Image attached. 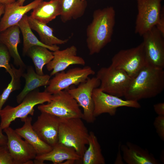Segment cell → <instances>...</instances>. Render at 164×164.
Segmentation results:
<instances>
[{
	"label": "cell",
	"instance_id": "cell-1",
	"mask_svg": "<svg viewBox=\"0 0 164 164\" xmlns=\"http://www.w3.org/2000/svg\"><path fill=\"white\" fill-rule=\"evenodd\" d=\"M115 23V11L108 6L94 11L86 29V42L90 55L99 53L111 41Z\"/></svg>",
	"mask_w": 164,
	"mask_h": 164
},
{
	"label": "cell",
	"instance_id": "cell-2",
	"mask_svg": "<svg viewBox=\"0 0 164 164\" xmlns=\"http://www.w3.org/2000/svg\"><path fill=\"white\" fill-rule=\"evenodd\" d=\"M163 69L147 64L132 78L124 96L125 99L138 101L160 94L164 89Z\"/></svg>",
	"mask_w": 164,
	"mask_h": 164
},
{
	"label": "cell",
	"instance_id": "cell-3",
	"mask_svg": "<svg viewBox=\"0 0 164 164\" xmlns=\"http://www.w3.org/2000/svg\"><path fill=\"white\" fill-rule=\"evenodd\" d=\"M52 96L45 90L40 92L37 88L28 94L18 106L7 105L0 111V125L2 128L3 130L9 127L11 123L18 118L21 119L29 115H33L34 107L38 104L49 102Z\"/></svg>",
	"mask_w": 164,
	"mask_h": 164
},
{
	"label": "cell",
	"instance_id": "cell-4",
	"mask_svg": "<svg viewBox=\"0 0 164 164\" xmlns=\"http://www.w3.org/2000/svg\"><path fill=\"white\" fill-rule=\"evenodd\" d=\"M58 142L73 148L82 157L88 145L89 132L82 118H60Z\"/></svg>",
	"mask_w": 164,
	"mask_h": 164
},
{
	"label": "cell",
	"instance_id": "cell-5",
	"mask_svg": "<svg viewBox=\"0 0 164 164\" xmlns=\"http://www.w3.org/2000/svg\"><path fill=\"white\" fill-rule=\"evenodd\" d=\"M37 108L41 112L49 113L60 118L83 117L79 105L67 90L52 94L49 102L40 104Z\"/></svg>",
	"mask_w": 164,
	"mask_h": 164
},
{
	"label": "cell",
	"instance_id": "cell-6",
	"mask_svg": "<svg viewBox=\"0 0 164 164\" xmlns=\"http://www.w3.org/2000/svg\"><path fill=\"white\" fill-rule=\"evenodd\" d=\"M96 77L100 81L99 88L103 91L119 97L124 96L132 80L124 71L111 65L101 68Z\"/></svg>",
	"mask_w": 164,
	"mask_h": 164
},
{
	"label": "cell",
	"instance_id": "cell-7",
	"mask_svg": "<svg viewBox=\"0 0 164 164\" xmlns=\"http://www.w3.org/2000/svg\"><path fill=\"white\" fill-rule=\"evenodd\" d=\"M147 64L142 42L135 47L120 50L112 57L111 65L132 78Z\"/></svg>",
	"mask_w": 164,
	"mask_h": 164
},
{
	"label": "cell",
	"instance_id": "cell-8",
	"mask_svg": "<svg viewBox=\"0 0 164 164\" xmlns=\"http://www.w3.org/2000/svg\"><path fill=\"white\" fill-rule=\"evenodd\" d=\"M162 0H136L138 13L135 33L142 36L155 26L160 17Z\"/></svg>",
	"mask_w": 164,
	"mask_h": 164
},
{
	"label": "cell",
	"instance_id": "cell-9",
	"mask_svg": "<svg viewBox=\"0 0 164 164\" xmlns=\"http://www.w3.org/2000/svg\"><path fill=\"white\" fill-rule=\"evenodd\" d=\"M95 73L94 71L89 66L74 67L66 72L63 71L56 73L50 80L45 90L52 94H55L68 89L72 85H78Z\"/></svg>",
	"mask_w": 164,
	"mask_h": 164
},
{
	"label": "cell",
	"instance_id": "cell-10",
	"mask_svg": "<svg viewBox=\"0 0 164 164\" xmlns=\"http://www.w3.org/2000/svg\"><path fill=\"white\" fill-rule=\"evenodd\" d=\"M100 80L96 77L89 78L78 85L77 87L67 89V90L83 109L82 119L89 123L94 122V105L92 98L94 89L98 87Z\"/></svg>",
	"mask_w": 164,
	"mask_h": 164
},
{
	"label": "cell",
	"instance_id": "cell-11",
	"mask_svg": "<svg viewBox=\"0 0 164 164\" xmlns=\"http://www.w3.org/2000/svg\"><path fill=\"white\" fill-rule=\"evenodd\" d=\"M7 138V148L12 159L13 164H31L36 155L33 147L26 140H23L11 127L4 129Z\"/></svg>",
	"mask_w": 164,
	"mask_h": 164
},
{
	"label": "cell",
	"instance_id": "cell-12",
	"mask_svg": "<svg viewBox=\"0 0 164 164\" xmlns=\"http://www.w3.org/2000/svg\"><path fill=\"white\" fill-rule=\"evenodd\" d=\"M92 98L94 105V115L95 118L103 113L114 116L116 114L117 108L120 107L136 108L141 107L137 101L123 100L103 91L99 87L94 89Z\"/></svg>",
	"mask_w": 164,
	"mask_h": 164
},
{
	"label": "cell",
	"instance_id": "cell-13",
	"mask_svg": "<svg viewBox=\"0 0 164 164\" xmlns=\"http://www.w3.org/2000/svg\"><path fill=\"white\" fill-rule=\"evenodd\" d=\"M142 36L147 64L164 68V36L155 26Z\"/></svg>",
	"mask_w": 164,
	"mask_h": 164
},
{
	"label": "cell",
	"instance_id": "cell-14",
	"mask_svg": "<svg viewBox=\"0 0 164 164\" xmlns=\"http://www.w3.org/2000/svg\"><path fill=\"white\" fill-rule=\"evenodd\" d=\"M60 118L45 112L41 113L32 127L40 138L52 147L58 142Z\"/></svg>",
	"mask_w": 164,
	"mask_h": 164
},
{
	"label": "cell",
	"instance_id": "cell-15",
	"mask_svg": "<svg viewBox=\"0 0 164 164\" xmlns=\"http://www.w3.org/2000/svg\"><path fill=\"white\" fill-rule=\"evenodd\" d=\"M77 51L76 47L72 45L64 50L54 51L53 58L46 65L47 70L52 71L50 76L64 71L71 65L84 66L86 63L85 60L82 57L77 55Z\"/></svg>",
	"mask_w": 164,
	"mask_h": 164
},
{
	"label": "cell",
	"instance_id": "cell-16",
	"mask_svg": "<svg viewBox=\"0 0 164 164\" xmlns=\"http://www.w3.org/2000/svg\"><path fill=\"white\" fill-rule=\"evenodd\" d=\"M43 0H34L25 6L19 5L17 1L5 5L4 15L0 21V32L17 25L23 16L33 9Z\"/></svg>",
	"mask_w": 164,
	"mask_h": 164
},
{
	"label": "cell",
	"instance_id": "cell-17",
	"mask_svg": "<svg viewBox=\"0 0 164 164\" xmlns=\"http://www.w3.org/2000/svg\"><path fill=\"white\" fill-rule=\"evenodd\" d=\"M82 158L73 148L58 142L49 152L37 155L35 159L34 163L43 164L44 161H48L55 164H62L63 161L68 159L82 162Z\"/></svg>",
	"mask_w": 164,
	"mask_h": 164
},
{
	"label": "cell",
	"instance_id": "cell-18",
	"mask_svg": "<svg viewBox=\"0 0 164 164\" xmlns=\"http://www.w3.org/2000/svg\"><path fill=\"white\" fill-rule=\"evenodd\" d=\"M123 158L128 164H157L158 160L146 149L130 142L121 145Z\"/></svg>",
	"mask_w": 164,
	"mask_h": 164
},
{
	"label": "cell",
	"instance_id": "cell-19",
	"mask_svg": "<svg viewBox=\"0 0 164 164\" xmlns=\"http://www.w3.org/2000/svg\"><path fill=\"white\" fill-rule=\"evenodd\" d=\"M20 29L18 25L10 27L0 32V43L7 48L14 63L17 67L25 68L26 66L19 53L18 46L20 43Z\"/></svg>",
	"mask_w": 164,
	"mask_h": 164
},
{
	"label": "cell",
	"instance_id": "cell-20",
	"mask_svg": "<svg viewBox=\"0 0 164 164\" xmlns=\"http://www.w3.org/2000/svg\"><path fill=\"white\" fill-rule=\"evenodd\" d=\"M21 120L24 122L23 125L21 128L15 129V131L33 147L37 155L46 153L50 151L53 147L43 141L33 129L32 118L28 116Z\"/></svg>",
	"mask_w": 164,
	"mask_h": 164
},
{
	"label": "cell",
	"instance_id": "cell-21",
	"mask_svg": "<svg viewBox=\"0 0 164 164\" xmlns=\"http://www.w3.org/2000/svg\"><path fill=\"white\" fill-rule=\"evenodd\" d=\"M61 13V8L59 0L43 1L40 3L31 13L32 17L42 22L47 24L55 19Z\"/></svg>",
	"mask_w": 164,
	"mask_h": 164
},
{
	"label": "cell",
	"instance_id": "cell-22",
	"mask_svg": "<svg viewBox=\"0 0 164 164\" xmlns=\"http://www.w3.org/2000/svg\"><path fill=\"white\" fill-rule=\"evenodd\" d=\"M22 77L25 79V84L23 90L17 96L16 101L18 104L30 92L40 87L48 85L51 77L47 74H38L31 66L28 67L27 73H24Z\"/></svg>",
	"mask_w": 164,
	"mask_h": 164
},
{
	"label": "cell",
	"instance_id": "cell-23",
	"mask_svg": "<svg viewBox=\"0 0 164 164\" xmlns=\"http://www.w3.org/2000/svg\"><path fill=\"white\" fill-rule=\"evenodd\" d=\"M28 22L31 29L37 32L40 39L44 44L50 46L65 44L69 39H59L53 34V29L47 24L40 22L32 17L28 16Z\"/></svg>",
	"mask_w": 164,
	"mask_h": 164
},
{
	"label": "cell",
	"instance_id": "cell-24",
	"mask_svg": "<svg viewBox=\"0 0 164 164\" xmlns=\"http://www.w3.org/2000/svg\"><path fill=\"white\" fill-rule=\"evenodd\" d=\"M59 0L61 8L60 18L63 23L82 17L87 7L86 0Z\"/></svg>",
	"mask_w": 164,
	"mask_h": 164
},
{
	"label": "cell",
	"instance_id": "cell-25",
	"mask_svg": "<svg viewBox=\"0 0 164 164\" xmlns=\"http://www.w3.org/2000/svg\"><path fill=\"white\" fill-rule=\"evenodd\" d=\"M27 17V15H25L17 25L19 26L23 36V55L24 56L26 55L29 49L35 46L45 47L53 52L59 50L60 47L57 45L52 46H46L37 39L32 32L29 26L28 22Z\"/></svg>",
	"mask_w": 164,
	"mask_h": 164
},
{
	"label": "cell",
	"instance_id": "cell-26",
	"mask_svg": "<svg viewBox=\"0 0 164 164\" xmlns=\"http://www.w3.org/2000/svg\"><path fill=\"white\" fill-rule=\"evenodd\" d=\"M88 147L82 158L83 164H105V161L97 138L94 133L89 132Z\"/></svg>",
	"mask_w": 164,
	"mask_h": 164
},
{
	"label": "cell",
	"instance_id": "cell-27",
	"mask_svg": "<svg viewBox=\"0 0 164 164\" xmlns=\"http://www.w3.org/2000/svg\"><path fill=\"white\" fill-rule=\"evenodd\" d=\"M45 47L35 46L30 48L26 54L32 59L36 72L39 75L44 74L43 68L53 58V52Z\"/></svg>",
	"mask_w": 164,
	"mask_h": 164
},
{
	"label": "cell",
	"instance_id": "cell-28",
	"mask_svg": "<svg viewBox=\"0 0 164 164\" xmlns=\"http://www.w3.org/2000/svg\"><path fill=\"white\" fill-rule=\"evenodd\" d=\"M12 69L13 75L11 77V80L7 87L0 94V111L8 100L10 94L13 91L19 90L21 88L20 78L24 73L25 68L19 67L15 68L11 64Z\"/></svg>",
	"mask_w": 164,
	"mask_h": 164
},
{
	"label": "cell",
	"instance_id": "cell-29",
	"mask_svg": "<svg viewBox=\"0 0 164 164\" xmlns=\"http://www.w3.org/2000/svg\"><path fill=\"white\" fill-rule=\"evenodd\" d=\"M10 55L6 46L0 43V68H4L11 76L13 75L12 69L9 64Z\"/></svg>",
	"mask_w": 164,
	"mask_h": 164
},
{
	"label": "cell",
	"instance_id": "cell-30",
	"mask_svg": "<svg viewBox=\"0 0 164 164\" xmlns=\"http://www.w3.org/2000/svg\"><path fill=\"white\" fill-rule=\"evenodd\" d=\"M0 164H13L6 145H0Z\"/></svg>",
	"mask_w": 164,
	"mask_h": 164
},
{
	"label": "cell",
	"instance_id": "cell-31",
	"mask_svg": "<svg viewBox=\"0 0 164 164\" xmlns=\"http://www.w3.org/2000/svg\"><path fill=\"white\" fill-rule=\"evenodd\" d=\"M154 125L160 139L164 140V116L158 115L155 118Z\"/></svg>",
	"mask_w": 164,
	"mask_h": 164
},
{
	"label": "cell",
	"instance_id": "cell-32",
	"mask_svg": "<svg viewBox=\"0 0 164 164\" xmlns=\"http://www.w3.org/2000/svg\"><path fill=\"white\" fill-rule=\"evenodd\" d=\"M159 31L164 36V11L162 9L159 19L155 26Z\"/></svg>",
	"mask_w": 164,
	"mask_h": 164
},
{
	"label": "cell",
	"instance_id": "cell-33",
	"mask_svg": "<svg viewBox=\"0 0 164 164\" xmlns=\"http://www.w3.org/2000/svg\"><path fill=\"white\" fill-rule=\"evenodd\" d=\"M156 113L160 116H164V103L161 102L155 104L153 105Z\"/></svg>",
	"mask_w": 164,
	"mask_h": 164
},
{
	"label": "cell",
	"instance_id": "cell-34",
	"mask_svg": "<svg viewBox=\"0 0 164 164\" xmlns=\"http://www.w3.org/2000/svg\"><path fill=\"white\" fill-rule=\"evenodd\" d=\"M2 130H3L0 125V145H6L7 142V136L3 134Z\"/></svg>",
	"mask_w": 164,
	"mask_h": 164
},
{
	"label": "cell",
	"instance_id": "cell-35",
	"mask_svg": "<svg viewBox=\"0 0 164 164\" xmlns=\"http://www.w3.org/2000/svg\"><path fill=\"white\" fill-rule=\"evenodd\" d=\"M15 0H0V3L3 5H6L15 2Z\"/></svg>",
	"mask_w": 164,
	"mask_h": 164
},
{
	"label": "cell",
	"instance_id": "cell-36",
	"mask_svg": "<svg viewBox=\"0 0 164 164\" xmlns=\"http://www.w3.org/2000/svg\"><path fill=\"white\" fill-rule=\"evenodd\" d=\"M77 162V161L73 159H68L66 160L64 162L62 163V164H73Z\"/></svg>",
	"mask_w": 164,
	"mask_h": 164
},
{
	"label": "cell",
	"instance_id": "cell-37",
	"mask_svg": "<svg viewBox=\"0 0 164 164\" xmlns=\"http://www.w3.org/2000/svg\"><path fill=\"white\" fill-rule=\"evenodd\" d=\"M5 7V5L1 4L0 5V19L1 15L3 14L4 12Z\"/></svg>",
	"mask_w": 164,
	"mask_h": 164
},
{
	"label": "cell",
	"instance_id": "cell-38",
	"mask_svg": "<svg viewBox=\"0 0 164 164\" xmlns=\"http://www.w3.org/2000/svg\"><path fill=\"white\" fill-rule=\"evenodd\" d=\"M26 0H18L17 2L19 5L22 6Z\"/></svg>",
	"mask_w": 164,
	"mask_h": 164
},
{
	"label": "cell",
	"instance_id": "cell-39",
	"mask_svg": "<svg viewBox=\"0 0 164 164\" xmlns=\"http://www.w3.org/2000/svg\"><path fill=\"white\" fill-rule=\"evenodd\" d=\"M1 4H2L0 2V5H1Z\"/></svg>",
	"mask_w": 164,
	"mask_h": 164
},
{
	"label": "cell",
	"instance_id": "cell-40",
	"mask_svg": "<svg viewBox=\"0 0 164 164\" xmlns=\"http://www.w3.org/2000/svg\"><path fill=\"white\" fill-rule=\"evenodd\" d=\"M83 0V1H85V0Z\"/></svg>",
	"mask_w": 164,
	"mask_h": 164
}]
</instances>
